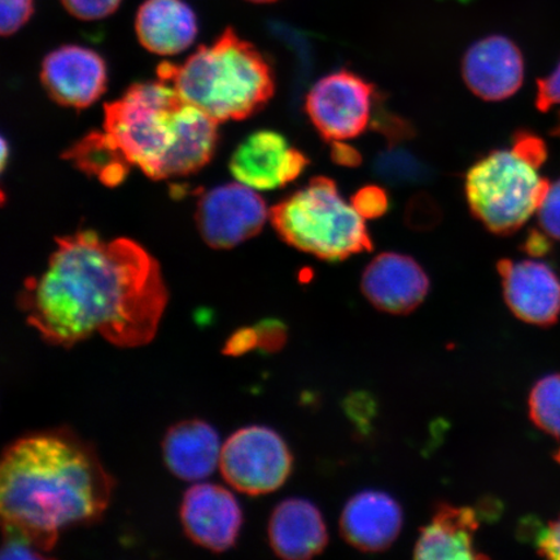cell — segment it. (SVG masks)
<instances>
[{
    "instance_id": "cell-2",
    "label": "cell",
    "mask_w": 560,
    "mask_h": 560,
    "mask_svg": "<svg viewBox=\"0 0 560 560\" xmlns=\"http://www.w3.org/2000/svg\"><path fill=\"white\" fill-rule=\"evenodd\" d=\"M114 486L94 446L72 431L31 433L7 446L0 464L2 528L48 556L61 530L101 520Z\"/></svg>"
},
{
    "instance_id": "cell-8",
    "label": "cell",
    "mask_w": 560,
    "mask_h": 560,
    "mask_svg": "<svg viewBox=\"0 0 560 560\" xmlns=\"http://www.w3.org/2000/svg\"><path fill=\"white\" fill-rule=\"evenodd\" d=\"M377 104L375 86L349 70L322 77L305 101L314 128L327 142L359 138L373 125Z\"/></svg>"
},
{
    "instance_id": "cell-12",
    "label": "cell",
    "mask_w": 560,
    "mask_h": 560,
    "mask_svg": "<svg viewBox=\"0 0 560 560\" xmlns=\"http://www.w3.org/2000/svg\"><path fill=\"white\" fill-rule=\"evenodd\" d=\"M503 298L511 313L525 324L549 327L560 315V279L548 264L536 260L497 264Z\"/></svg>"
},
{
    "instance_id": "cell-11",
    "label": "cell",
    "mask_w": 560,
    "mask_h": 560,
    "mask_svg": "<svg viewBox=\"0 0 560 560\" xmlns=\"http://www.w3.org/2000/svg\"><path fill=\"white\" fill-rule=\"evenodd\" d=\"M40 80L54 102L83 109L104 94L108 70L100 54L88 47L67 45L46 56Z\"/></svg>"
},
{
    "instance_id": "cell-10",
    "label": "cell",
    "mask_w": 560,
    "mask_h": 560,
    "mask_svg": "<svg viewBox=\"0 0 560 560\" xmlns=\"http://www.w3.org/2000/svg\"><path fill=\"white\" fill-rule=\"evenodd\" d=\"M310 164L305 153L280 132L260 130L237 145L230 160V172L254 190L271 191L296 180Z\"/></svg>"
},
{
    "instance_id": "cell-32",
    "label": "cell",
    "mask_w": 560,
    "mask_h": 560,
    "mask_svg": "<svg viewBox=\"0 0 560 560\" xmlns=\"http://www.w3.org/2000/svg\"><path fill=\"white\" fill-rule=\"evenodd\" d=\"M551 237L542 231L532 230L527 241L524 242L523 249L532 257H542L549 254Z\"/></svg>"
},
{
    "instance_id": "cell-20",
    "label": "cell",
    "mask_w": 560,
    "mask_h": 560,
    "mask_svg": "<svg viewBox=\"0 0 560 560\" xmlns=\"http://www.w3.org/2000/svg\"><path fill=\"white\" fill-rule=\"evenodd\" d=\"M222 444L212 425L184 420L166 432L163 453L167 468L185 481H200L220 466Z\"/></svg>"
},
{
    "instance_id": "cell-9",
    "label": "cell",
    "mask_w": 560,
    "mask_h": 560,
    "mask_svg": "<svg viewBox=\"0 0 560 560\" xmlns=\"http://www.w3.org/2000/svg\"><path fill=\"white\" fill-rule=\"evenodd\" d=\"M270 212L254 188L236 182L202 195L196 223L205 242L214 249H231L260 234Z\"/></svg>"
},
{
    "instance_id": "cell-26",
    "label": "cell",
    "mask_w": 560,
    "mask_h": 560,
    "mask_svg": "<svg viewBox=\"0 0 560 560\" xmlns=\"http://www.w3.org/2000/svg\"><path fill=\"white\" fill-rule=\"evenodd\" d=\"M538 225L551 240L560 241V179L550 185L537 210Z\"/></svg>"
},
{
    "instance_id": "cell-14",
    "label": "cell",
    "mask_w": 560,
    "mask_h": 560,
    "mask_svg": "<svg viewBox=\"0 0 560 560\" xmlns=\"http://www.w3.org/2000/svg\"><path fill=\"white\" fill-rule=\"evenodd\" d=\"M361 290L377 311L404 315L415 312L430 292V278L415 258L385 252L371 261Z\"/></svg>"
},
{
    "instance_id": "cell-30",
    "label": "cell",
    "mask_w": 560,
    "mask_h": 560,
    "mask_svg": "<svg viewBox=\"0 0 560 560\" xmlns=\"http://www.w3.org/2000/svg\"><path fill=\"white\" fill-rule=\"evenodd\" d=\"M537 549L541 557L560 560V516L538 537Z\"/></svg>"
},
{
    "instance_id": "cell-17",
    "label": "cell",
    "mask_w": 560,
    "mask_h": 560,
    "mask_svg": "<svg viewBox=\"0 0 560 560\" xmlns=\"http://www.w3.org/2000/svg\"><path fill=\"white\" fill-rule=\"evenodd\" d=\"M269 540L279 558L305 560L318 556L328 542L324 515L311 501L284 500L272 511Z\"/></svg>"
},
{
    "instance_id": "cell-1",
    "label": "cell",
    "mask_w": 560,
    "mask_h": 560,
    "mask_svg": "<svg viewBox=\"0 0 560 560\" xmlns=\"http://www.w3.org/2000/svg\"><path fill=\"white\" fill-rule=\"evenodd\" d=\"M26 322L52 346L94 335L120 348L155 338L167 304L160 265L135 241H105L86 230L60 237L37 278L19 298Z\"/></svg>"
},
{
    "instance_id": "cell-21",
    "label": "cell",
    "mask_w": 560,
    "mask_h": 560,
    "mask_svg": "<svg viewBox=\"0 0 560 560\" xmlns=\"http://www.w3.org/2000/svg\"><path fill=\"white\" fill-rule=\"evenodd\" d=\"M65 158L83 173L93 175L109 187L121 185L131 167L104 131H94L83 137L67 151Z\"/></svg>"
},
{
    "instance_id": "cell-31",
    "label": "cell",
    "mask_w": 560,
    "mask_h": 560,
    "mask_svg": "<svg viewBox=\"0 0 560 560\" xmlns=\"http://www.w3.org/2000/svg\"><path fill=\"white\" fill-rule=\"evenodd\" d=\"M331 159L335 164L347 167L361 165L362 155L346 142H331Z\"/></svg>"
},
{
    "instance_id": "cell-25",
    "label": "cell",
    "mask_w": 560,
    "mask_h": 560,
    "mask_svg": "<svg viewBox=\"0 0 560 560\" xmlns=\"http://www.w3.org/2000/svg\"><path fill=\"white\" fill-rule=\"evenodd\" d=\"M34 12V0H0V32L3 35L18 33Z\"/></svg>"
},
{
    "instance_id": "cell-34",
    "label": "cell",
    "mask_w": 560,
    "mask_h": 560,
    "mask_svg": "<svg viewBox=\"0 0 560 560\" xmlns=\"http://www.w3.org/2000/svg\"><path fill=\"white\" fill-rule=\"evenodd\" d=\"M557 458H558V459H559V462H560V451H559V453L557 454Z\"/></svg>"
},
{
    "instance_id": "cell-29",
    "label": "cell",
    "mask_w": 560,
    "mask_h": 560,
    "mask_svg": "<svg viewBox=\"0 0 560 560\" xmlns=\"http://www.w3.org/2000/svg\"><path fill=\"white\" fill-rule=\"evenodd\" d=\"M409 220L415 228H429L435 225L439 220L435 202L422 196L411 201L409 207Z\"/></svg>"
},
{
    "instance_id": "cell-22",
    "label": "cell",
    "mask_w": 560,
    "mask_h": 560,
    "mask_svg": "<svg viewBox=\"0 0 560 560\" xmlns=\"http://www.w3.org/2000/svg\"><path fill=\"white\" fill-rule=\"evenodd\" d=\"M529 416L538 429L560 439V374L545 376L532 388Z\"/></svg>"
},
{
    "instance_id": "cell-5",
    "label": "cell",
    "mask_w": 560,
    "mask_h": 560,
    "mask_svg": "<svg viewBox=\"0 0 560 560\" xmlns=\"http://www.w3.org/2000/svg\"><path fill=\"white\" fill-rule=\"evenodd\" d=\"M270 221L287 244L322 261H345L374 247L366 220L327 177H315L279 201Z\"/></svg>"
},
{
    "instance_id": "cell-18",
    "label": "cell",
    "mask_w": 560,
    "mask_h": 560,
    "mask_svg": "<svg viewBox=\"0 0 560 560\" xmlns=\"http://www.w3.org/2000/svg\"><path fill=\"white\" fill-rule=\"evenodd\" d=\"M136 32L145 50L161 56L177 55L198 37V18L182 0H145L137 13Z\"/></svg>"
},
{
    "instance_id": "cell-19",
    "label": "cell",
    "mask_w": 560,
    "mask_h": 560,
    "mask_svg": "<svg viewBox=\"0 0 560 560\" xmlns=\"http://www.w3.org/2000/svg\"><path fill=\"white\" fill-rule=\"evenodd\" d=\"M478 513L471 508H460L441 502L431 522L420 529L415 548L416 559H480L475 535L479 529Z\"/></svg>"
},
{
    "instance_id": "cell-33",
    "label": "cell",
    "mask_w": 560,
    "mask_h": 560,
    "mask_svg": "<svg viewBox=\"0 0 560 560\" xmlns=\"http://www.w3.org/2000/svg\"><path fill=\"white\" fill-rule=\"evenodd\" d=\"M248 2H252V3H272V2H277V0H248Z\"/></svg>"
},
{
    "instance_id": "cell-16",
    "label": "cell",
    "mask_w": 560,
    "mask_h": 560,
    "mask_svg": "<svg viewBox=\"0 0 560 560\" xmlns=\"http://www.w3.org/2000/svg\"><path fill=\"white\" fill-rule=\"evenodd\" d=\"M400 503L381 490H363L347 502L340 517L345 540L357 550L384 551L402 529Z\"/></svg>"
},
{
    "instance_id": "cell-27",
    "label": "cell",
    "mask_w": 560,
    "mask_h": 560,
    "mask_svg": "<svg viewBox=\"0 0 560 560\" xmlns=\"http://www.w3.org/2000/svg\"><path fill=\"white\" fill-rule=\"evenodd\" d=\"M121 2L122 0H61L70 15L83 21L108 18L117 11Z\"/></svg>"
},
{
    "instance_id": "cell-24",
    "label": "cell",
    "mask_w": 560,
    "mask_h": 560,
    "mask_svg": "<svg viewBox=\"0 0 560 560\" xmlns=\"http://www.w3.org/2000/svg\"><path fill=\"white\" fill-rule=\"evenodd\" d=\"M363 220L382 219L389 209V196L383 187L369 185L360 188L350 200Z\"/></svg>"
},
{
    "instance_id": "cell-4",
    "label": "cell",
    "mask_w": 560,
    "mask_h": 560,
    "mask_svg": "<svg viewBox=\"0 0 560 560\" xmlns=\"http://www.w3.org/2000/svg\"><path fill=\"white\" fill-rule=\"evenodd\" d=\"M158 75L217 124L254 116L276 93L269 61L230 27L184 65L163 62Z\"/></svg>"
},
{
    "instance_id": "cell-23",
    "label": "cell",
    "mask_w": 560,
    "mask_h": 560,
    "mask_svg": "<svg viewBox=\"0 0 560 560\" xmlns=\"http://www.w3.org/2000/svg\"><path fill=\"white\" fill-rule=\"evenodd\" d=\"M380 170L385 178L390 180H412L423 178L425 170L423 165L418 164V161L406 155L404 152L385 153L381 159Z\"/></svg>"
},
{
    "instance_id": "cell-7",
    "label": "cell",
    "mask_w": 560,
    "mask_h": 560,
    "mask_svg": "<svg viewBox=\"0 0 560 560\" xmlns=\"http://www.w3.org/2000/svg\"><path fill=\"white\" fill-rule=\"evenodd\" d=\"M292 465L289 445L269 427H244L222 445L220 468L223 478L245 494L275 492L290 478Z\"/></svg>"
},
{
    "instance_id": "cell-15",
    "label": "cell",
    "mask_w": 560,
    "mask_h": 560,
    "mask_svg": "<svg viewBox=\"0 0 560 560\" xmlns=\"http://www.w3.org/2000/svg\"><path fill=\"white\" fill-rule=\"evenodd\" d=\"M462 75L467 88L480 100H509L523 85V55L508 37L489 35L468 48L462 60Z\"/></svg>"
},
{
    "instance_id": "cell-13",
    "label": "cell",
    "mask_w": 560,
    "mask_h": 560,
    "mask_svg": "<svg viewBox=\"0 0 560 560\" xmlns=\"http://www.w3.org/2000/svg\"><path fill=\"white\" fill-rule=\"evenodd\" d=\"M186 535L196 545L214 552L235 545L242 528L240 503L226 488L201 482L188 489L180 506Z\"/></svg>"
},
{
    "instance_id": "cell-6",
    "label": "cell",
    "mask_w": 560,
    "mask_h": 560,
    "mask_svg": "<svg viewBox=\"0 0 560 560\" xmlns=\"http://www.w3.org/2000/svg\"><path fill=\"white\" fill-rule=\"evenodd\" d=\"M542 163L511 147L482 156L468 170L465 192L470 212L490 233H516L540 208L550 182Z\"/></svg>"
},
{
    "instance_id": "cell-3",
    "label": "cell",
    "mask_w": 560,
    "mask_h": 560,
    "mask_svg": "<svg viewBox=\"0 0 560 560\" xmlns=\"http://www.w3.org/2000/svg\"><path fill=\"white\" fill-rule=\"evenodd\" d=\"M103 131L131 166L155 180L187 177L212 160L215 121L163 80L136 83L105 104Z\"/></svg>"
},
{
    "instance_id": "cell-28",
    "label": "cell",
    "mask_w": 560,
    "mask_h": 560,
    "mask_svg": "<svg viewBox=\"0 0 560 560\" xmlns=\"http://www.w3.org/2000/svg\"><path fill=\"white\" fill-rule=\"evenodd\" d=\"M535 104L537 109L541 112H548L557 107V105H560V60L551 74L537 81ZM552 135L560 138V118Z\"/></svg>"
}]
</instances>
